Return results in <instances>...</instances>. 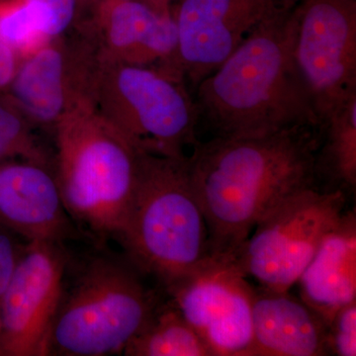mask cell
I'll list each match as a JSON object with an SVG mask.
<instances>
[{
	"label": "cell",
	"instance_id": "cell-1",
	"mask_svg": "<svg viewBox=\"0 0 356 356\" xmlns=\"http://www.w3.org/2000/svg\"><path fill=\"white\" fill-rule=\"evenodd\" d=\"M321 142V127L298 126L264 137H214L194 146L187 165L212 255L233 259L267 212L313 185Z\"/></svg>",
	"mask_w": 356,
	"mask_h": 356
},
{
	"label": "cell",
	"instance_id": "cell-2",
	"mask_svg": "<svg viewBox=\"0 0 356 356\" xmlns=\"http://www.w3.org/2000/svg\"><path fill=\"white\" fill-rule=\"evenodd\" d=\"M295 6L259 26L196 86L199 116L215 137L321 127L295 64Z\"/></svg>",
	"mask_w": 356,
	"mask_h": 356
},
{
	"label": "cell",
	"instance_id": "cell-3",
	"mask_svg": "<svg viewBox=\"0 0 356 356\" xmlns=\"http://www.w3.org/2000/svg\"><path fill=\"white\" fill-rule=\"evenodd\" d=\"M55 127V175L65 210L86 232L118 240L142 149L100 114L92 100L70 110Z\"/></svg>",
	"mask_w": 356,
	"mask_h": 356
},
{
	"label": "cell",
	"instance_id": "cell-4",
	"mask_svg": "<svg viewBox=\"0 0 356 356\" xmlns=\"http://www.w3.org/2000/svg\"><path fill=\"white\" fill-rule=\"evenodd\" d=\"M187 156L140 151L135 191L118 238L136 268L165 286L212 257Z\"/></svg>",
	"mask_w": 356,
	"mask_h": 356
},
{
	"label": "cell",
	"instance_id": "cell-5",
	"mask_svg": "<svg viewBox=\"0 0 356 356\" xmlns=\"http://www.w3.org/2000/svg\"><path fill=\"white\" fill-rule=\"evenodd\" d=\"M62 300L51 334V355H123L158 308L137 268L108 257L86 264Z\"/></svg>",
	"mask_w": 356,
	"mask_h": 356
},
{
	"label": "cell",
	"instance_id": "cell-6",
	"mask_svg": "<svg viewBox=\"0 0 356 356\" xmlns=\"http://www.w3.org/2000/svg\"><path fill=\"white\" fill-rule=\"evenodd\" d=\"M184 79L158 67L100 58L93 84L96 109L142 151L186 158L200 116Z\"/></svg>",
	"mask_w": 356,
	"mask_h": 356
},
{
	"label": "cell",
	"instance_id": "cell-7",
	"mask_svg": "<svg viewBox=\"0 0 356 356\" xmlns=\"http://www.w3.org/2000/svg\"><path fill=\"white\" fill-rule=\"evenodd\" d=\"M344 205L341 189L321 192L312 185L295 191L262 217L232 261L261 287L289 291L343 216Z\"/></svg>",
	"mask_w": 356,
	"mask_h": 356
},
{
	"label": "cell",
	"instance_id": "cell-8",
	"mask_svg": "<svg viewBox=\"0 0 356 356\" xmlns=\"http://www.w3.org/2000/svg\"><path fill=\"white\" fill-rule=\"evenodd\" d=\"M294 60L322 126L356 95V0H297Z\"/></svg>",
	"mask_w": 356,
	"mask_h": 356
},
{
	"label": "cell",
	"instance_id": "cell-9",
	"mask_svg": "<svg viewBox=\"0 0 356 356\" xmlns=\"http://www.w3.org/2000/svg\"><path fill=\"white\" fill-rule=\"evenodd\" d=\"M165 288L213 356H254V288L232 259L212 255Z\"/></svg>",
	"mask_w": 356,
	"mask_h": 356
},
{
	"label": "cell",
	"instance_id": "cell-10",
	"mask_svg": "<svg viewBox=\"0 0 356 356\" xmlns=\"http://www.w3.org/2000/svg\"><path fill=\"white\" fill-rule=\"evenodd\" d=\"M62 243L28 242L0 297L1 356L51 355L69 257Z\"/></svg>",
	"mask_w": 356,
	"mask_h": 356
},
{
	"label": "cell",
	"instance_id": "cell-11",
	"mask_svg": "<svg viewBox=\"0 0 356 356\" xmlns=\"http://www.w3.org/2000/svg\"><path fill=\"white\" fill-rule=\"evenodd\" d=\"M297 0H182L175 67L193 86L212 74L262 23Z\"/></svg>",
	"mask_w": 356,
	"mask_h": 356
},
{
	"label": "cell",
	"instance_id": "cell-12",
	"mask_svg": "<svg viewBox=\"0 0 356 356\" xmlns=\"http://www.w3.org/2000/svg\"><path fill=\"white\" fill-rule=\"evenodd\" d=\"M99 62L86 47L48 44L16 70L11 99L32 123L56 126L77 105L92 100Z\"/></svg>",
	"mask_w": 356,
	"mask_h": 356
},
{
	"label": "cell",
	"instance_id": "cell-13",
	"mask_svg": "<svg viewBox=\"0 0 356 356\" xmlns=\"http://www.w3.org/2000/svg\"><path fill=\"white\" fill-rule=\"evenodd\" d=\"M0 224L28 242L63 245L81 234L50 166L24 159L0 163Z\"/></svg>",
	"mask_w": 356,
	"mask_h": 356
},
{
	"label": "cell",
	"instance_id": "cell-14",
	"mask_svg": "<svg viewBox=\"0 0 356 356\" xmlns=\"http://www.w3.org/2000/svg\"><path fill=\"white\" fill-rule=\"evenodd\" d=\"M254 356L329 355L327 323L289 291L254 288Z\"/></svg>",
	"mask_w": 356,
	"mask_h": 356
},
{
	"label": "cell",
	"instance_id": "cell-15",
	"mask_svg": "<svg viewBox=\"0 0 356 356\" xmlns=\"http://www.w3.org/2000/svg\"><path fill=\"white\" fill-rule=\"evenodd\" d=\"M297 283L300 299L327 327L339 309L356 301L355 211L343 213L324 236Z\"/></svg>",
	"mask_w": 356,
	"mask_h": 356
},
{
	"label": "cell",
	"instance_id": "cell-16",
	"mask_svg": "<svg viewBox=\"0 0 356 356\" xmlns=\"http://www.w3.org/2000/svg\"><path fill=\"white\" fill-rule=\"evenodd\" d=\"M108 51L105 57L129 64L175 69L177 27L173 13L161 15L140 0H115L106 21Z\"/></svg>",
	"mask_w": 356,
	"mask_h": 356
},
{
	"label": "cell",
	"instance_id": "cell-17",
	"mask_svg": "<svg viewBox=\"0 0 356 356\" xmlns=\"http://www.w3.org/2000/svg\"><path fill=\"white\" fill-rule=\"evenodd\" d=\"M127 356H213L177 307H158L123 351Z\"/></svg>",
	"mask_w": 356,
	"mask_h": 356
},
{
	"label": "cell",
	"instance_id": "cell-18",
	"mask_svg": "<svg viewBox=\"0 0 356 356\" xmlns=\"http://www.w3.org/2000/svg\"><path fill=\"white\" fill-rule=\"evenodd\" d=\"M322 151L318 152L317 170L322 166L339 184L356 185V95L334 109L322 126Z\"/></svg>",
	"mask_w": 356,
	"mask_h": 356
},
{
	"label": "cell",
	"instance_id": "cell-19",
	"mask_svg": "<svg viewBox=\"0 0 356 356\" xmlns=\"http://www.w3.org/2000/svg\"><path fill=\"white\" fill-rule=\"evenodd\" d=\"M48 0H0V39L14 51H30L51 38Z\"/></svg>",
	"mask_w": 356,
	"mask_h": 356
},
{
	"label": "cell",
	"instance_id": "cell-20",
	"mask_svg": "<svg viewBox=\"0 0 356 356\" xmlns=\"http://www.w3.org/2000/svg\"><path fill=\"white\" fill-rule=\"evenodd\" d=\"M32 122L10 98L0 95V163L24 159L48 165V154L34 137Z\"/></svg>",
	"mask_w": 356,
	"mask_h": 356
},
{
	"label": "cell",
	"instance_id": "cell-21",
	"mask_svg": "<svg viewBox=\"0 0 356 356\" xmlns=\"http://www.w3.org/2000/svg\"><path fill=\"white\" fill-rule=\"evenodd\" d=\"M327 330L330 355H356V301L339 309Z\"/></svg>",
	"mask_w": 356,
	"mask_h": 356
},
{
	"label": "cell",
	"instance_id": "cell-22",
	"mask_svg": "<svg viewBox=\"0 0 356 356\" xmlns=\"http://www.w3.org/2000/svg\"><path fill=\"white\" fill-rule=\"evenodd\" d=\"M10 232L0 224V297L8 285L23 250L17 248Z\"/></svg>",
	"mask_w": 356,
	"mask_h": 356
},
{
	"label": "cell",
	"instance_id": "cell-23",
	"mask_svg": "<svg viewBox=\"0 0 356 356\" xmlns=\"http://www.w3.org/2000/svg\"><path fill=\"white\" fill-rule=\"evenodd\" d=\"M53 23H51V38L60 36L67 30L76 11V0H48Z\"/></svg>",
	"mask_w": 356,
	"mask_h": 356
},
{
	"label": "cell",
	"instance_id": "cell-24",
	"mask_svg": "<svg viewBox=\"0 0 356 356\" xmlns=\"http://www.w3.org/2000/svg\"><path fill=\"white\" fill-rule=\"evenodd\" d=\"M16 70L15 51L0 39V89L10 86Z\"/></svg>",
	"mask_w": 356,
	"mask_h": 356
},
{
	"label": "cell",
	"instance_id": "cell-25",
	"mask_svg": "<svg viewBox=\"0 0 356 356\" xmlns=\"http://www.w3.org/2000/svg\"><path fill=\"white\" fill-rule=\"evenodd\" d=\"M140 1L145 2L161 15H172V14L170 11V0H140Z\"/></svg>",
	"mask_w": 356,
	"mask_h": 356
},
{
	"label": "cell",
	"instance_id": "cell-26",
	"mask_svg": "<svg viewBox=\"0 0 356 356\" xmlns=\"http://www.w3.org/2000/svg\"><path fill=\"white\" fill-rule=\"evenodd\" d=\"M0 337H1V317H0Z\"/></svg>",
	"mask_w": 356,
	"mask_h": 356
}]
</instances>
